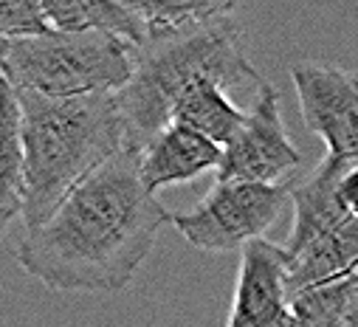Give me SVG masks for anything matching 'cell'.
<instances>
[{
	"label": "cell",
	"instance_id": "obj_1",
	"mask_svg": "<svg viewBox=\"0 0 358 327\" xmlns=\"http://www.w3.org/2000/svg\"><path fill=\"white\" fill-rule=\"evenodd\" d=\"M166 223L172 215L144 187L138 152L122 150L43 226L26 228L15 260L59 293H122Z\"/></svg>",
	"mask_w": 358,
	"mask_h": 327
},
{
	"label": "cell",
	"instance_id": "obj_2",
	"mask_svg": "<svg viewBox=\"0 0 358 327\" xmlns=\"http://www.w3.org/2000/svg\"><path fill=\"white\" fill-rule=\"evenodd\" d=\"M23 113V223L43 226L62 201L124 150L119 94L48 99L17 91Z\"/></svg>",
	"mask_w": 358,
	"mask_h": 327
},
{
	"label": "cell",
	"instance_id": "obj_3",
	"mask_svg": "<svg viewBox=\"0 0 358 327\" xmlns=\"http://www.w3.org/2000/svg\"><path fill=\"white\" fill-rule=\"evenodd\" d=\"M201 85H220L226 91L262 85L259 73L245 57L240 26L231 15L136 48L133 76L119 91L124 150L141 152L172 124L181 99Z\"/></svg>",
	"mask_w": 358,
	"mask_h": 327
},
{
	"label": "cell",
	"instance_id": "obj_4",
	"mask_svg": "<svg viewBox=\"0 0 358 327\" xmlns=\"http://www.w3.org/2000/svg\"><path fill=\"white\" fill-rule=\"evenodd\" d=\"M136 68V45L110 34H45L6 43L3 76L17 91L48 99L119 94Z\"/></svg>",
	"mask_w": 358,
	"mask_h": 327
},
{
	"label": "cell",
	"instance_id": "obj_5",
	"mask_svg": "<svg viewBox=\"0 0 358 327\" xmlns=\"http://www.w3.org/2000/svg\"><path fill=\"white\" fill-rule=\"evenodd\" d=\"M291 187H262L240 181H217L203 201L189 209L172 215V228L195 249L209 254L243 252L248 242L262 240L265 231L277 223Z\"/></svg>",
	"mask_w": 358,
	"mask_h": 327
},
{
	"label": "cell",
	"instance_id": "obj_6",
	"mask_svg": "<svg viewBox=\"0 0 358 327\" xmlns=\"http://www.w3.org/2000/svg\"><path fill=\"white\" fill-rule=\"evenodd\" d=\"M305 127L324 141V155L358 167V73L330 62L291 65Z\"/></svg>",
	"mask_w": 358,
	"mask_h": 327
},
{
	"label": "cell",
	"instance_id": "obj_7",
	"mask_svg": "<svg viewBox=\"0 0 358 327\" xmlns=\"http://www.w3.org/2000/svg\"><path fill=\"white\" fill-rule=\"evenodd\" d=\"M299 150L288 138L280 96L271 85H259L251 110L234 138L223 147L217 181L280 187L299 167Z\"/></svg>",
	"mask_w": 358,
	"mask_h": 327
},
{
	"label": "cell",
	"instance_id": "obj_8",
	"mask_svg": "<svg viewBox=\"0 0 358 327\" xmlns=\"http://www.w3.org/2000/svg\"><path fill=\"white\" fill-rule=\"evenodd\" d=\"M291 257L285 245L254 240L240 252L237 285L226 327H280L291 307Z\"/></svg>",
	"mask_w": 358,
	"mask_h": 327
},
{
	"label": "cell",
	"instance_id": "obj_9",
	"mask_svg": "<svg viewBox=\"0 0 358 327\" xmlns=\"http://www.w3.org/2000/svg\"><path fill=\"white\" fill-rule=\"evenodd\" d=\"M220 161H223L220 144L209 141L206 136L189 127L169 124L138 152V170L144 187L152 195H158V189L189 184L209 170L217 173Z\"/></svg>",
	"mask_w": 358,
	"mask_h": 327
},
{
	"label": "cell",
	"instance_id": "obj_10",
	"mask_svg": "<svg viewBox=\"0 0 358 327\" xmlns=\"http://www.w3.org/2000/svg\"><path fill=\"white\" fill-rule=\"evenodd\" d=\"M344 164L333 161V158H322L319 167L299 184L291 187V203H294V228L285 240V252L288 257L302 254L305 249H310L313 242L324 240L327 234H333L336 228H341L347 220H352L338 198H336V187L338 178L344 175Z\"/></svg>",
	"mask_w": 358,
	"mask_h": 327
},
{
	"label": "cell",
	"instance_id": "obj_11",
	"mask_svg": "<svg viewBox=\"0 0 358 327\" xmlns=\"http://www.w3.org/2000/svg\"><path fill=\"white\" fill-rule=\"evenodd\" d=\"M43 6L51 29L59 34L96 31L127 40L136 48L147 40L144 17L138 15L136 3H122V0H43Z\"/></svg>",
	"mask_w": 358,
	"mask_h": 327
},
{
	"label": "cell",
	"instance_id": "obj_12",
	"mask_svg": "<svg viewBox=\"0 0 358 327\" xmlns=\"http://www.w3.org/2000/svg\"><path fill=\"white\" fill-rule=\"evenodd\" d=\"M23 215V113L17 88L0 71V237Z\"/></svg>",
	"mask_w": 358,
	"mask_h": 327
},
{
	"label": "cell",
	"instance_id": "obj_13",
	"mask_svg": "<svg viewBox=\"0 0 358 327\" xmlns=\"http://www.w3.org/2000/svg\"><path fill=\"white\" fill-rule=\"evenodd\" d=\"M248 110L237 108L229 99V91L220 85H201L192 94H187L181 99V105L175 108L172 124L189 127L201 136H206L209 141L226 147L234 133L243 127Z\"/></svg>",
	"mask_w": 358,
	"mask_h": 327
},
{
	"label": "cell",
	"instance_id": "obj_14",
	"mask_svg": "<svg viewBox=\"0 0 358 327\" xmlns=\"http://www.w3.org/2000/svg\"><path fill=\"white\" fill-rule=\"evenodd\" d=\"M136 6L147 29L144 43L192 31L215 17L234 12V3H223V0H206V3H150V0H136Z\"/></svg>",
	"mask_w": 358,
	"mask_h": 327
},
{
	"label": "cell",
	"instance_id": "obj_15",
	"mask_svg": "<svg viewBox=\"0 0 358 327\" xmlns=\"http://www.w3.org/2000/svg\"><path fill=\"white\" fill-rule=\"evenodd\" d=\"M358 296L355 277L330 282V285H316L299 293H291V319L294 327H341L352 299Z\"/></svg>",
	"mask_w": 358,
	"mask_h": 327
},
{
	"label": "cell",
	"instance_id": "obj_16",
	"mask_svg": "<svg viewBox=\"0 0 358 327\" xmlns=\"http://www.w3.org/2000/svg\"><path fill=\"white\" fill-rule=\"evenodd\" d=\"M54 34L43 0H0V40L17 43Z\"/></svg>",
	"mask_w": 358,
	"mask_h": 327
},
{
	"label": "cell",
	"instance_id": "obj_17",
	"mask_svg": "<svg viewBox=\"0 0 358 327\" xmlns=\"http://www.w3.org/2000/svg\"><path fill=\"white\" fill-rule=\"evenodd\" d=\"M336 198L350 217H358V167L344 170V175L338 178V187H336Z\"/></svg>",
	"mask_w": 358,
	"mask_h": 327
},
{
	"label": "cell",
	"instance_id": "obj_18",
	"mask_svg": "<svg viewBox=\"0 0 358 327\" xmlns=\"http://www.w3.org/2000/svg\"><path fill=\"white\" fill-rule=\"evenodd\" d=\"M341 327H358V296L352 299V305H350V310H347V316H344Z\"/></svg>",
	"mask_w": 358,
	"mask_h": 327
},
{
	"label": "cell",
	"instance_id": "obj_19",
	"mask_svg": "<svg viewBox=\"0 0 358 327\" xmlns=\"http://www.w3.org/2000/svg\"><path fill=\"white\" fill-rule=\"evenodd\" d=\"M3 54H6V43L0 40V65H3Z\"/></svg>",
	"mask_w": 358,
	"mask_h": 327
}]
</instances>
